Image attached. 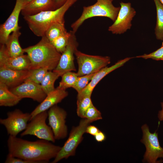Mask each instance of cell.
<instances>
[{
  "mask_svg": "<svg viewBox=\"0 0 163 163\" xmlns=\"http://www.w3.org/2000/svg\"><path fill=\"white\" fill-rule=\"evenodd\" d=\"M50 142L42 139L31 141L9 135L7 140L8 154L35 163H47L56 157L61 148Z\"/></svg>",
  "mask_w": 163,
  "mask_h": 163,
  "instance_id": "cell-1",
  "label": "cell"
},
{
  "mask_svg": "<svg viewBox=\"0 0 163 163\" xmlns=\"http://www.w3.org/2000/svg\"><path fill=\"white\" fill-rule=\"evenodd\" d=\"M23 49L31 62L30 70L44 68L53 71L57 66L61 55L45 36L36 44Z\"/></svg>",
  "mask_w": 163,
  "mask_h": 163,
  "instance_id": "cell-2",
  "label": "cell"
},
{
  "mask_svg": "<svg viewBox=\"0 0 163 163\" xmlns=\"http://www.w3.org/2000/svg\"><path fill=\"white\" fill-rule=\"evenodd\" d=\"M77 0H67L62 6L54 10L42 11L23 18L33 33L42 37L52 24L56 22L65 23V13Z\"/></svg>",
  "mask_w": 163,
  "mask_h": 163,
  "instance_id": "cell-3",
  "label": "cell"
},
{
  "mask_svg": "<svg viewBox=\"0 0 163 163\" xmlns=\"http://www.w3.org/2000/svg\"><path fill=\"white\" fill-rule=\"evenodd\" d=\"M113 0H97L94 5L84 6L81 16L71 25L72 31L75 33L86 20L95 17L108 18L113 22L116 19L120 7H115Z\"/></svg>",
  "mask_w": 163,
  "mask_h": 163,
  "instance_id": "cell-4",
  "label": "cell"
},
{
  "mask_svg": "<svg viewBox=\"0 0 163 163\" xmlns=\"http://www.w3.org/2000/svg\"><path fill=\"white\" fill-rule=\"evenodd\" d=\"M91 123L87 119H83L77 126L72 128L68 139L52 163L58 162L75 155L77 148L83 139V136L85 133L87 127Z\"/></svg>",
  "mask_w": 163,
  "mask_h": 163,
  "instance_id": "cell-5",
  "label": "cell"
},
{
  "mask_svg": "<svg viewBox=\"0 0 163 163\" xmlns=\"http://www.w3.org/2000/svg\"><path fill=\"white\" fill-rule=\"evenodd\" d=\"M75 55L78 64V76L95 73L110 63V58L108 56L90 55L78 50Z\"/></svg>",
  "mask_w": 163,
  "mask_h": 163,
  "instance_id": "cell-6",
  "label": "cell"
},
{
  "mask_svg": "<svg viewBox=\"0 0 163 163\" xmlns=\"http://www.w3.org/2000/svg\"><path fill=\"white\" fill-rule=\"evenodd\" d=\"M48 117L47 110L36 115L28 123L26 129L21 134V136L33 135L40 139L55 142L56 139L53 130L50 126L46 123Z\"/></svg>",
  "mask_w": 163,
  "mask_h": 163,
  "instance_id": "cell-7",
  "label": "cell"
},
{
  "mask_svg": "<svg viewBox=\"0 0 163 163\" xmlns=\"http://www.w3.org/2000/svg\"><path fill=\"white\" fill-rule=\"evenodd\" d=\"M141 128L143 136L141 141L146 148L143 160L150 163H158V158H163V148L159 144L158 133L156 132L153 133L150 132L146 124L143 125Z\"/></svg>",
  "mask_w": 163,
  "mask_h": 163,
  "instance_id": "cell-8",
  "label": "cell"
},
{
  "mask_svg": "<svg viewBox=\"0 0 163 163\" xmlns=\"http://www.w3.org/2000/svg\"><path fill=\"white\" fill-rule=\"evenodd\" d=\"M6 118L0 119V123L5 127L9 135L16 136L26 129L31 118L30 113H23L19 109L8 112Z\"/></svg>",
  "mask_w": 163,
  "mask_h": 163,
  "instance_id": "cell-9",
  "label": "cell"
},
{
  "mask_svg": "<svg viewBox=\"0 0 163 163\" xmlns=\"http://www.w3.org/2000/svg\"><path fill=\"white\" fill-rule=\"evenodd\" d=\"M120 9L116 20L110 26L108 30L113 34H121L130 29L132 21L136 14V11L130 2H121Z\"/></svg>",
  "mask_w": 163,
  "mask_h": 163,
  "instance_id": "cell-10",
  "label": "cell"
},
{
  "mask_svg": "<svg viewBox=\"0 0 163 163\" xmlns=\"http://www.w3.org/2000/svg\"><path fill=\"white\" fill-rule=\"evenodd\" d=\"M48 113V124L53 130L55 139L66 138L68 134V128L66 124V112L56 104L49 109Z\"/></svg>",
  "mask_w": 163,
  "mask_h": 163,
  "instance_id": "cell-11",
  "label": "cell"
},
{
  "mask_svg": "<svg viewBox=\"0 0 163 163\" xmlns=\"http://www.w3.org/2000/svg\"><path fill=\"white\" fill-rule=\"evenodd\" d=\"M75 34L72 30L68 43L65 50L61 54L57 66L53 71L58 74L59 77L66 72L76 70L74 62V54L77 50L78 44Z\"/></svg>",
  "mask_w": 163,
  "mask_h": 163,
  "instance_id": "cell-12",
  "label": "cell"
},
{
  "mask_svg": "<svg viewBox=\"0 0 163 163\" xmlns=\"http://www.w3.org/2000/svg\"><path fill=\"white\" fill-rule=\"evenodd\" d=\"M26 0H16L14 9L5 22L0 26V43L5 44L11 33L19 30L21 27L18 24L19 14L26 5Z\"/></svg>",
  "mask_w": 163,
  "mask_h": 163,
  "instance_id": "cell-13",
  "label": "cell"
},
{
  "mask_svg": "<svg viewBox=\"0 0 163 163\" xmlns=\"http://www.w3.org/2000/svg\"><path fill=\"white\" fill-rule=\"evenodd\" d=\"M30 66L31 62L27 54L16 57H11L5 45H1L0 68L18 70H30Z\"/></svg>",
  "mask_w": 163,
  "mask_h": 163,
  "instance_id": "cell-14",
  "label": "cell"
},
{
  "mask_svg": "<svg viewBox=\"0 0 163 163\" xmlns=\"http://www.w3.org/2000/svg\"><path fill=\"white\" fill-rule=\"evenodd\" d=\"M10 90L22 99L30 98L39 103L41 102L47 96L40 84L29 81L26 80L19 85Z\"/></svg>",
  "mask_w": 163,
  "mask_h": 163,
  "instance_id": "cell-15",
  "label": "cell"
},
{
  "mask_svg": "<svg viewBox=\"0 0 163 163\" xmlns=\"http://www.w3.org/2000/svg\"><path fill=\"white\" fill-rule=\"evenodd\" d=\"M31 70H15L0 68V82L9 88L16 87L24 82L30 76Z\"/></svg>",
  "mask_w": 163,
  "mask_h": 163,
  "instance_id": "cell-16",
  "label": "cell"
},
{
  "mask_svg": "<svg viewBox=\"0 0 163 163\" xmlns=\"http://www.w3.org/2000/svg\"><path fill=\"white\" fill-rule=\"evenodd\" d=\"M132 58L133 57H127L120 60L113 65L109 67L106 66L96 73L88 85L81 92L78 93L77 96H91L94 88L102 79L111 72L122 66Z\"/></svg>",
  "mask_w": 163,
  "mask_h": 163,
  "instance_id": "cell-17",
  "label": "cell"
},
{
  "mask_svg": "<svg viewBox=\"0 0 163 163\" xmlns=\"http://www.w3.org/2000/svg\"><path fill=\"white\" fill-rule=\"evenodd\" d=\"M68 95V93L66 90L58 88H55L54 90L47 95L44 100L30 113V120L37 114L47 110L60 102Z\"/></svg>",
  "mask_w": 163,
  "mask_h": 163,
  "instance_id": "cell-18",
  "label": "cell"
},
{
  "mask_svg": "<svg viewBox=\"0 0 163 163\" xmlns=\"http://www.w3.org/2000/svg\"><path fill=\"white\" fill-rule=\"evenodd\" d=\"M56 9L53 0H32L21 11L23 16L36 14L42 11Z\"/></svg>",
  "mask_w": 163,
  "mask_h": 163,
  "instance_id": "cell-19",
  "label": "cell"
},
{
  "mask_svg": "<svg viewBox=\"0 0 163 163\" xmlns=\"http://www.w3.org/2000/svg\"><path fill=\"white\" fill-rule=\"evenodd\" d=\"M21 34L19 30L12 32L8 37L5 44L11 57H16L24 55V49L21 46L19 41Z\"/></svg>",
  "mask_w": 163,
  "mask_h": 163,
  "instance_id": "cell-20",
  "label": "cell"
},
{
  "mask_svg": "<svg viewBox=\"0 0 163 163\" xmlns=\"http://www.w3.org/2000/svg\"><path fill=\"white\" fill-rule=\"evenodd\" d=\"M22 99L11 91L4 83L0 82V106L13 107Z\"/></svg>",
  "mask_w": 163,
  "mask_h": 163,
  "instance_id": "cell-21",
  "label": "cell"
},
{
  "mask_svg": "<svg viewBox=\"0 0 163 163\" xmlns=\"http://www.w3.org/2000/svg\"><path fill=\"white\" fill-rule=\"evenodd\" d=\"M155 5L156 22L155 33L156 39L163 40V5L160 0H153Z\"/></svg>",
  "mask_w": 163,
  "mask_h": 163,
  "instance_id": "cell-22",
  "label": "cell"
},
{
  "mask_svg": "<svg viewBox=\"0 0 163 163\" xmlns=\"http://www.w3.org/2000/svg\"><path fill=\"white\" fill-rule=\"evenodd\" d=\"M65 23L56 22L52 24L46 31L44 36L50 43L54 39L67 32Z\"/></svg>",
  "mask_w": 163,
  "mask_h": 163,
  "instance_id": "cell-23",
  "label": "cell"
},
{
  "mask_svg": "<svg viewBox=\"0 0 163 163\" xmlns=\"http://www.w3.org/2000/svg\"><path fill=\"white\" fill-rule=\"evenodd\" d=\"M59 77L58 74L53 71H49L47 73L40 84L46 95L55 90L54 83Z\"/></svg>",
  "mask_w": 163,
  "mask_h": 163,
  "instance_id": "cell-24",
  "label": "cell"
},
{
  "mask_svg": "<svg viewBox=\"0 0 163 163\" xmlns=\"http://www.w3.org/2000/svg\"><path fill=\"white\" fill-rule=\"evenodd\" d=\"M59 83L58 88L66 90L68 88H72L75 84L78 76L77 73L70 71L64 74Z\"/></svg>",
  "mask_w": 163,
  "mask_h": 163,
  "instance_id": "cell-25",
  "label": "cell"
},
{
  "mask_svg": "<svg viewBox=\"0 0 163 163\" xmlns=\"http://www.w3.org/2000/svg\"><path fill=\"white\" fill-rule=\"evenodd\" d=\"M92 104L91 96L77 97V113L78 116L84 119L86 111Z\"/></svg>",
  "mask_w": 163,
  "mask_h": 163,
  "instance_id": "cell-26",
  "label": "cell"
},
{
  "mask_svg": "<svg viewBox=\"0 0 163 163\" xmlns=\"http://www.w3.org/2000/svg\"><path fill=\"white\" fill-rule=\"evenodd\" d=\"M72 34V31L59 36L51 43L56 50L62 54L65 50L68 45Z\"/></svg>",
  "mask_w": 163,
  "mask_h": 163,
  "instance_id": "cell-27",
  "label": "cell"
},
{
  "mask_svg": "<svg viewBox=\"0 0 163 163\" xmlns=\"http://www.w3.org/2000/svg\"><path fill=\"white\" fill-rule=\"evenodd\" d=\"M48 71L47 68H40L31 70L30 75L26 80L40 84L43 78Z\"/></svg>",
  "mask_w": 163,
  "mask_h": 163,
  "instance_id": "cell-28",
  "label": "cell"
},
{
  "mask_svg": "<svg viewBox=\"0 0 163 163\" xmlns=\"http://www.w3.org/2000/svg\"><path fill=\"white\" fill-rule=\"evenodd\" d=\"M95 73L78 76L72 88L77 91L78 93H80L88 85Z\"/></svg>",
  "mask_w": 163,
  "mask_h": 163,
  "instance_id": "cell-29",
  "label": "cell"
},
{
  "mask_svg": "<svg viewBox=\"0 0 163 163\" xmlns=\"http://www.w3.org/2000/svg\"><path fill=\"white\" fill-rule=\"evenodd\" d=\"M84 118L87 119L92 123L102 119V118L101 112L92 104L86 111Z\"/></svg>",
  "mask_w": 163,
  "mask_h": 163,
  "instance_id": "cell-30",
  "label": "cell"
},
{
  "mask_svg": "<svg viewBox=\"0 0 163 163\" xmlns=\"http://www.w3.org/2000/svg\"><path fill=\"white\" fill-rule=\"evenodd\" d=\"M163 56V42L161 46L155 51L149 54H144L136 57L145 59H151L155 60H160Z\"/></svg>",
  "mask_w": 163,
  "mask_h": 163,
  "instance_id": "cell-31",
  "label": "cell"
},
{
  "mask_svg": "<svg viewBox=\"0 0 163 163\" xmlns=\"http://www.w3.org/2000/svg\"><path fill=\"white\" fill-rule=\"evenodd\" d=\"M5 163H35L32 161L24 160L13 156L8 154Z\"/></svg>",
  "mask_w": 163,
  "mask_h": 163,
  "instance_id": "cell-32",
  "label": "cell"
},
{
  "mask_svg": "<svg viewBox=\"0 0 163 163\" xmlns=\"http://www.w3.org/2000/svg\"><path fill=\"white\" fill-rule=\"evenodd\" d=\"M100 130L96 126L94 125H88L86 128L85 133L94 136Z\"/></svg>",
  "mask_w": 163,
  "mask_h": 163,
  "instance_id": "cell-33",
  "label": "cell"
},
{
  "mask_svg": "<svg viewBox=\"0 0 163 163\" xmlns=\"http://www.w3.org/2000/svg\"><path fill=\"white\" fill-rule=\"evenodd\" d=\"M94 136L95 140L99 142H102L106 139L104 133L100 130Z\"/></svg>",
  "mask_w": 163,
  "mask_h": 163,
  "instance_id": "cell-34",
  "label": "cell"
},
{
  "mask_svg": "<svg viewBox=\"0 0 163 163\" xmlns=\"http://www.w3.org/2000/svg\"><path fill=\"white\" fill-rule=\"evenodd\" d=\"M67 0H53L55 9H57L62 6Z\"/></svg>",
  "mask_w": 163,
  "mask_h": 163,
  "instance_id": "cell-35",
  "label": "cell"
},
{
  "mask_svg": "<svg viewBox=\"0 0 163 163\" xmlns=\"http://www.w3.org/2000/svg\"><path fill=\"white\" fill-rule=\"evenodd\" d=\"M161 110L158 111V117L160 121L163 120V102L161 103Z\"/></svg>",
  "mask_w": 163,
  "mask_h": 163,
  "instance_id": "cell-36",
  "label": "cell"
},
{
  "mask_svg": "<svg viewBox=\"0 0 163 163\" xmlns=\"http://www.w3.org/2000/svg\"><path fill=\"white\" fill-rule=\"evenodd\" d=\"M32 0H26V4H27V3H28L31 2Z\"/></svg>",
  "mask_w": 163,
  "mask_h": 163,
  "instance_id": "cell-37",
  "label": "cell"
},
{
  "mask_svg": "<svg viewBox=\"0 0 163 163\" xmlns=\"http://www.w3.org/2000/svg\"><path fill=\"white\" fill-rule=\"evenodd\" d=\"M160 1L163 5V0H160Z\"/></svg>",
  "mask_w": 163,
  "mask_h": 163,
  "instance_id": "cell-38",
  "label": "cell"
},
{
  "mask_svg": "<svg viewBox=\"0 0 163 163\" xmlns=\"http://www.w3.org/2000/svg\"><path fill=\"white\" fill-rule=\"evenodd\" d=\"M161 60L163 61V56H162V57L161 58Z\"/></svg>",
  "mask_w": 163,
  "mask_h": 163,
  "instance_id": "cell-39",
  "label": "cell"
},
{
  "mask_svg": "<svg viewBox=\"0 0 163 163\" xmlns=\"http://www.w3.org/2000/svg\"></svg>",
  "mask_w": 163,
  "mask_h": 163,
  "instance_id": "cell-40",
  "label": "cell"
},
{
  "mask_svg": "<svg viewBox=\"0 0 163 163\" xmlns=\"http://www.w3.org/2000/svg\"></svg>",
  "mask_w": 163,
  "mask_h": 163,
  "instance_id": "cell-41",
  "label": "cell"
},
{
  "mask_svg": "<svg viewBox=\"0 0 163 163\" xmlns=\"http://www.w3.org/2000/svg\"></svg>",
  "mask_w": 163,
  "mask_h": 163,
  "instance_id": "cell-42",
  "label": "cell"
}]
</instances>
